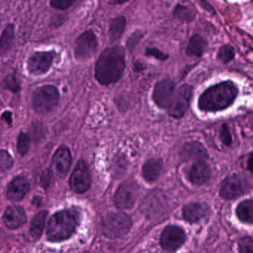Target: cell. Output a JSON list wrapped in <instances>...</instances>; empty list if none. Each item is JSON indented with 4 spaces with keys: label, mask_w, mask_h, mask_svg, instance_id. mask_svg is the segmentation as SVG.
Instances as JSON below:
<instances>
[{
    "label": "cell",
    "mask_w": 253,
    "mask_h": 253,
    "mask_svg": "<svg viewBox=\"0 0 253 253\" xmlns=\"http://www.w3.org/2000/svg\"><path fill=\"white\" fill-rule=\"evenodd\" d=\"M125 68L124 48L120 45L106 48L96 63V80L103 85L116 84L122 78Z\"/></svg>",
    "instance_id": "6da1fadb"
},
{
    "label": "cell",
    "mask_w": 253,
    "mask_h": 253,
    "mask_svg": "<svg viewBox=\"0 0 253 253\" xmlns=\"http://www.w3.org/2000/svg\"><path fill=\"white\" fill-rule=\"evenodd\" d=\"M238 94V88L232 81H226L211 85L198 99V108L205 112H217L232 106Z\"/></svg>",
    "instance_id": "7a4b0ae2"
},
{
    "label": "cell",
    "mask_w": 253,
    "mask_h": 253,
    "mask_svg": "<svg viewBox=\"0 0 253 253\" xmlns=\"http://www.w3.org/2000/svg\"><path fill=\"white\" fill-rule=\"evenodd\" d=\"M81 214L77 210H65L57 211L50 218L47 227V239L59 242L69 239L79 226Z\"/></svg>",
    "instance_id": "3957f363"
},
{
    "label": "cell",
    "mask_w": 253,
    "mask_h": 253,
    "mask_svg": "<svg viewBox=\"0 0 253 253\" xmlns=\"http://www.w3.org/2000/svg\"><path fill=\"white\" fill-rule=\"evenodd\" d=\"M60 93L54 85H45L35 90L32 97L34 110L41 115L52 112L60 102Z\"/></svg>",
    "instance_id": "277c9868"
},
{
    "label": "cell",
    "mask_w": 253,
    "mask_h": 253,
    "mask_svg": "<svg viewBox=\"0 0 253 253\" xmlns=\"http://www.w3.org/2000/svg\"><path fill=\"white\" fill-rule=\"evenodd\" d=\"M131 226V219L124 212L109 213L103 219V233L109 238H119L126 235Z\"/></svg>",
    "instance_id": "5b68a950"
},
{
    "label": "cell",
    "mask_w": 253,
    "mask_h": 253,
    "mask_svg": "<svg viewBox=\"0 0 253 253\" xmlns=\"http://www.w3.org/2000/svg\"><path fill=\"white\" fill-rule=\"evenodd\" d=\"M193 94V88L184 84L174 93L172 100L167 108L169 115L174 119H181L189 109Z\"/></svg>",
    "instance_id": "8992f818"
},
{
    "label": "cell",
    "mask_w": 253,
    "mask_h": 253,
    "mask_svg": "<svg viewBox=\"0 0 253 253\" xmlns=\"http://www.w3.org/2000/svg\"><path fill=\"white\" fill-rule=\"evenodd\" d=\"M98 47V42L95 34L92 30H87L80 35L75 42L74 53L78 60H86L95 54Z\"/></svg>",
    "instance_id": "52a82bcc"
},
{
    "label": "cell",
    "mask_w": 253,
    "mask_h": 253,
    "mask_svg": "<svg viewBox=\"0 0 253 253\" xmlns=\"http://www.w3.org/2000/svg\"><path fill=\"white\" fill-rule=\"evenodd\" d=\"M54 57L53 51H37L34 53L28 59V72L35 76L45 75L51 69Z\"/></svg>",
    "instance_id": "ba28073f"
},
{
    "label": "cell",
    "mask_w": 253,
    "mask_h": 253,
    "mask_svg": "<svg viewBox=\"0 0 253 253\" xmlns=\"http://www.w3.org/2000/svg\"><path fill=\"white\" fill-rule=\"evenodd\" d=\"M71 188L76 193H84L91 186V176L85 161L80 160L69 180Z\"/></svg>",
    "instance_id": "9c48e42d"
},
{
    "label": "cell",
    "mask_w": 253,
    "mask_h": 253,
    "mask_svg": "<svg viewBox=\"0 0 253 253\" xmlns=\"http://www.w3.org/2000/svg\"><path fill=\"white\" fill-rule=\"evenodd\" d=\"M175 93V84L171 80L164 79L155 84L152 99L161 109H167Z\"/></svg>",
    "instance_id": "30bf717a"
},
{
    "label": "cell",
    "mask_w": 253,
    "mask_h": 253,
    "mask_svg": "<svg viewBox=\"0 0 253 253\" xmlns=\"http://www.w3.org/2000/svg\"><path fill=\"white\" fill-rule=\"evenodd\" d=\"M138 186L134 182L126 181L120 186L115 194V204L121 210L133 207L138 196Z\"/></svg>",
    "instance_id": "8fae6325"
},
{
    "label": "cell",
    "mask_w": 253,
    "mask_h": 253,
    "mask_svg": "<svg viewBox=\"0 0 253 253\" xmlns=\"http://www.w3.org/2000/svg\"><path fill=\"white\" fill-rule=\"evenodd\" d=\"M186 240L183 229L176 226H167L161 236V244L166 251L174 252L180 248Z\"/></svg>",
    "instance_id": "7c38bea8"
},
{
    "label": "cell",
    "mask_w": 253,
    "mask_h": 253,
    "mask_svg": "<svg viewBox=\"0 0 253 253\" xmlns=\"http://www.w3.org/2000/svg\"><path fill=\"white\" fill-rule=\"evenodd\" d=\"M247 187L248 185L240 176L233 174L223 180L220 195L225 199H233L244 195Z\"/></svg>",
    "instance_id": "4fadbf2b"
},
{
    "label": "cell",
    "mask_w": 253,
    "mask_h": 253,
    "mask_svg": "<svg viewBox=\"0 0 253 253\" xmlns=\"http://www.w3.org/2000/svg\"><path fill=\"white\" fill-rule=\"evenodd\" d=\"M72 161V154L69 148L60 146L52 158V167L55 174L60 177H64L70 169Z\"/></svg>",
    "instance_id": "5bb4252c"
},
{
    "label": "cell",
    "mask_w": 253,
    "mask_h": 253,
    "mask_svg": "<svg viewBox=\"0 0 253 253\" xmlns=\"http://www.w3.org/2000/svg\"><path fill=\"white\" fill-rule=\"evenodd\" d=\"M182 159L186 161H205L208 158L207 149L199 142L192 141L186 143L180 152Z\"/></svg>",
    "instance_id": "9a60e30c"
},
{
    "label": "cell",
    "mask_w": 253,
    "mask_h": 253,
    "mask_svg": "<svg viewBox=\"0 0 253 253\" xmlns=\"http://www.w3.org/2000/svg\"><path fill=\"white\" fill-rule=\"evenodd\" d=\"M3 221L7 227L15 229L23 226L27 221V217L22 207L11 206L4 212Z\"/></svg>",
    "instance_id": "2e32d148"
},
{
    "label": "cell",
    "mask_w": 253,
    "mask_h": 253,
    "mask_svg": "<svg viewBox=\"0 0 253 253\" xmlns=\"http://www.w3.org/2000/svg\"><path fill=\"white\" fill-rule=\"evenodd\" d=\"M29 191V180L23 176H18L8 184L7 197L11 201H20L27 195Z\"/></svg>",
    "instance_id": "e0dca14e"
},
{
    "label": "cell",
    "mask_w": 253,
    "mask_h": 253,
    "mask_svg": "<svg viewBox=\"0 0 253 253\" xmlns=\"http://www.w3.org/2000/svg\"><path fill=\"white\" fill-rule=\"evenodd\" d=\"M210 168L205 161L195 162L188 173L189 180L194 184L202 185L210 177Z\"/></svg>",
    "instance_id": "ac0fdd59"
},
{
    "label": "cell",
    "mask_w": 253,
    "mask_h": 253,
    "mask_svg": "<svg viewBox=\"0 0 253 253\" xmlns=\"http://www.w3.org/2000/svg\"><path fill=\"white\" fill-rule=\"evenodd\" d=\"M208 212V209L205 205L194 203L189 204L183 209V218L190 223H196L204 218Z\"/></svg>",
    "instance_id": "d6986e66"
},
{
    "label": "cell",
    "mask_w": 253,
    "mask_h": 253,
    "mask_svg": "<svg viewBox=\"0 0 253 253\" xmlns=\"http://www.w3.org/2000/svg\"><path fill=\"white\" fill-rule=\"evenodd\" d=\"M15 26L13 23L7 25L0 37V57L6 55L14 43Z\"/></svg>",
    "instance_id": "ffe728a7"
},
{
    "label": "cell",
    "mask_w": 253,
    "mask_h": 253,
    "mask_svg": "<svg viewBox=\"0 0 253 253\" xmlns=\"http://www.w3.org/2000/svg\"><path fill=\"white\" fill-rule=\"evenodd\" d=\"M163 169V161L158 158H152L145 163L143 175L148 182H154L158 178Z\"/></svg>",
    "instance_id": "44dd1931"
},
{
    "label": "cell",
    "mask_w": 253,
    "mask_h": 253,
    "mask_svg": "<svg viewBox=\"0 0 253 253\" xmlns=\"http://www.w3.org/2000/svg\"><path fill=\"white\" fill-rule=\"evenodd\" d=\"M207 42L199 35H195L189 40L186 47V54L191 57H201L207 49Z\"/></svg>",
    "instance_id": "7402d4cb"
},
{
    "label": "cell",
    "mask_w": 253,
    "mask_h": 253,
    "mask_svg": "<svg viewBox=\"0 0 253 253\" xmlns=\"http://www.w3.org/2000/svg\"><path fill=\"white\" fill-rule=\"evenodd\" d=\"M48 214V211L46 210H44V211L38 212L32 219L29 232L33 239L38 240L41 238L42 232H43L44 227H45V220H46Z\"/></svg>",
    "instance_id": "603a6c76"
},
{
    "label": "cell",
    "mask_w": 253,
    "mask_h": 253,
    "mask_svg": "<svg viewBox=\"0 0 253 253\" xmlns=\"http://www.w3.org/2000/svg\"><path fill=\"white\" fill-rule=\"evenodd\" d=\"M126 20L124 17H118L111 21L109 28V35L112 42H116L122 38L125 32Z\"/></svg>",
    "instance_id": "cb8c5ba5"
},
{
    "label": "cell",
    "mask_w": 253,
    "mask_h": 253,
    "mask_svg": "<svg viewBox=\"0 0 253 253\" xmlns=\"http://www.w3.org/2000/svg\"><path fill=\"white\" fill-rule=\"evenodd\" d=\"M237 216L244 223H253V201L252 199L243 201L237 207Z\"/></svg>",
    "instance_id": "d4e9b609"
},
{
    "label": "cell",
    "mask_w": 253,
    "mask_h": 253,
    "mask_svg": "<svg viewBox=\"0 0 253 253\" xmlns=\"http://www.w3.org/2000/svg\"><path fill=\"white\" fill-rule=\"evenodd\" d=\"M1 85H2V88L13 93L19 92L21 89L20 82L16 73H12L11 75L5 77L3 81H2Z\"/></svg>",
    "instance_id": "484cf974"
},
{
    "label": "cell",
    "mask_w": 253,
    "mask_h": 253,
    "mask_svg": "<svg viewBox=\"0 0 253 253\" xmlns=\"http://www.w3.org/2000/svg\"><path fill=\"white\" fill-rule=\"evenodd\" d=\"M235 55V51L234 47L229 44H225L219 48L217 58L223 63H228L233 60Z\"/></svg>",
    "instance_id": "4316f807"
},
{
    "label": "cell",
    "mask_w": 253,
    "mask_h": 253,
    "mask_svg": "<svg viewBox=\"0 0 253 253\" xmlns=\"http://www.w3.org/2000/svg\"><path fill=\"white\" fill-rule=\"evenodd\" d=\"M174 16L183 21L191 22L195 18V13L193 10L184 5H177L173 11Z\"/></svg>",
    "instance_id": "83f0119b"
},
{
    "label": "cell",
    "mask_w": 253,
    "mask_h": 253,
    "mask_svg": "<svg viewBox=\"0 0 253 253\" xmlns=\"http://www.w3.org/2000/svg\"><path fill=\"white\" fill-rule=\"evenodd\" d=\"M30 135L27 133L21 131L17 137V152L21 155H26L29 152V148H30Z\"/></svg>",
    "instance_id": "f1b7e54d"
},
{
    "label": "cell",
    "mask_w": 253,
    "mask_h": 253,
    "mask_svg": "<svg viewBox=\"0 0 253 253\" xmlns=\"http://www.w3.org/2000/svg\"><path fill=\"white\" fill-rule=\"evenodd\" d=\"M14 165V160L8 151L0 150V171L9 170Z\"/></svg>",
    "instance_id": "f546056e"
},
{
    "label": "cell",
    "mask_w": 253,
    "mask_h": 253,
    "mask_svg": "<svg viewBox=\"0 0 253 253\" xmlns=\"http://www.w3.org/2000/svg\"><path fill=\"white\" fill-rule=\"evenodd\" d=\"M144 35L141 31H136L130 36L127 41L126 45L130 51H132L135 48L136 45L141 41Z\"/></svg>",
    "instance_id": "4dcf8cb0"
},
{
    "label": "cell",
    "mask_w": 253,
    "mask_h": 253,
    "mask_svg": "<svg viewBox=\"0 0 253 253\" xmlns=\"http://www.w3.org/2000/svg\"><path fill=\"white\" fill-rule=\"evenodd\" d=\"M75 3L74 0H52L50 1V5L52 8L61 11H66Z\"/></svg>",
    "instance_id": "1f68e13d"
},
{
    "label": "cell",
    "mask_w": 253,
    "mask_h": 253,
    "mask_svg": "<svg viewBox=\"0 0 253 253\" xmlns=\"http://www.w3.org/2000/svg\"><path fill=\"white\" fill-rule=\"evenodd\" d=\"M219 137L223 144L226 146H231L232 143V136H231L230 131H229V127L226 124H223L220 128V133H219Z\"/></svg>",
    "instance_id": "d6a6232c"
},
{
    "label": "cell",
    "mask_w": 253,
    "mask_h": 253,
    "mask_svg": "<svg viewBox=\"0 0 253 253\" xmlns=\"http://www.w3.org/2000/svg\"><path fill=\"white\" fill-rule=\"evenodd\" d=\"M240 253H253V241L250 237H244L239 242Z\"/></svg>",
    "instance_id": "836d02e7"
},
{
    "label": "cell",
    "mask_w": 253,
    "mask_h": 253,
    "mask_svg": "<svg viewBox=\"0 0 253 253\" xmlns=\"http://www.w3.org/2000/svg\"><path fill=\"white\" fill-rule=\"evenodd\" d=\"M145 54L148 57H155L157 60H161V61H165L169 57L168 54L162 52L161 50L156 48H150V47H148L146 48Z\"/></svg>",
    "instance_id": "e575fe53"
},
{
    "label": "cell",
    "mask_w": 253,
    "mask_h": 253,
    "mask_svg": "<svg viewBox=\"0 0 253 253\" xmlns=\"http://www.w3.org/2000/svg\"><path fill=\"white\" fill-rule=\"evenodd\" d=\"M51 175H52V173L50 170H46V171L42 172V175H41V184L43 187L45 188L49 186L51 180Z\"/></svg>",
    "instance_id": "d590c367"
},
{
    "label": "cell",
    "mask_w": 253,
    "mask_h": 253,
    "mask_svg": "<svg viewBox=\"0 0 253 253\" xmlns=\"http://www.w3.org/2000/svg\"><path fill=\"white\" fill-rule=\"evenodd\" d=\"M0 120L8 124V126H12L13 124V113L11 111H5L0 116Z\"/></svg>",
    "instance_id": "8d00e7d4"
},
{
    "label": "cell",
    "mask_w": 253,
    "mask_h": 253,
    "mask_svg": "<svg viewBox=\"0 0 253 253\" xmlns=\"http://www.w3.org/2000/svg\"><path fill=\"white\" fill-rule=\"evenodd\" d=\"M252 161H253V159H252V157H250V160H249V168H250V171L252 170Z\"/></svg>",
    "instance_id": "74e56055"
}]
</instances>
